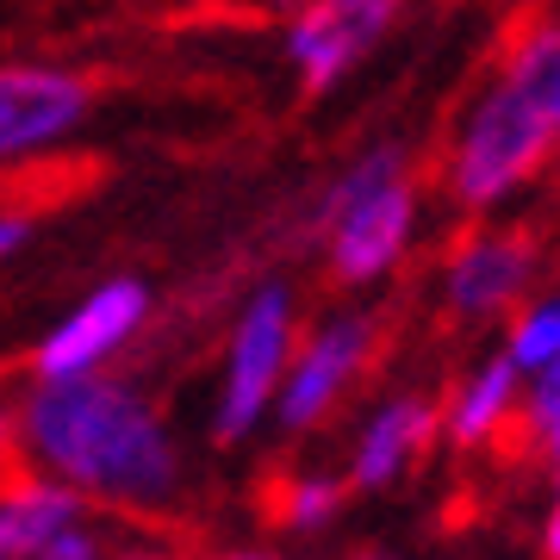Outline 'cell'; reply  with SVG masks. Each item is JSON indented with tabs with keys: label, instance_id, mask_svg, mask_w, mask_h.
Listing matches in <instances>:
<instances>
[{
	"label": "cell",
	"instance_id": "9",
	"mask_svg": "<svg viewBox=\"0 0 560 560\" xmlns=\"http://www.w3.org/2000/svg\"><path fill=\"white\" fill-rule=\"evenodd\" d=\"M150 318V287L131 275L101 280L88 300L44 330V342L32 349V374L38 381H75V374H106V361L143 330Z\"/></svg>",
	"mask_w": 560,
	"mask_h": 560
},
{
	"label": "cell",
	"instance_id": "13",
	"mask_svg": "<svg viewBox=\"0 0 560 560\" xmlns=\"http://www.w3.org/2000/svg\"><path fill=\"white\" fill-rule=\"evenodd\" d=\"M504 75L541 106V119L555 125V138H560V20L555 13H536V20H523L511 32V44H504Z\"/></svg>",
	"mask_w": 560,
	"mask_h": 560
},
{
	"label": "cell",
	"instance_id": "8",
	"mask_svg": "<svg viewBox=\"0 0 560 560\" xmlns=\"http://www.w3.org/2000/svg\"><path fill=\"white\" fill-rule=\"evenodd\" d=\"M94 88L57 62H0V168L32 162L81 131Z\"/></svg>",
	"mask_w": 560,
	"mask_h": 560
},
{
	"label": "cell",
	"instance_id": "19",
	"mask_svg": "<svg viewBox=\"0 0 560 560\" xmlns=\"http://www.w3.org/2000/svg\"><path fill=\"white\" fill-rule=\"evenodd\" d=\"M25 237H32V212H20V206H0V261L13 256V249H25Z\"/></svg>",
	"mask_w": 560,
	"mask_h": 560
},
{
	"label": "cell",
	"instance_id": "22",
	"mask_svg": "<svg viewBox=\"0 0 560 560\" xmlns=\"http://www.w3.org/2000/svg\"><path fill=\"white\" fill-rule=\"evenodd\" d=\"M219 560H275V555H261V548H237V555H219Z\"/></svg>",
	"mask_w": 560,
	"mask_h": 560
},
{
	"label": "cell",
	"instance_id": "1",
	"mask_svg": "<svg viewBox=\"0 0 560 560\" xmlns=\"http://www.w3.org/2000/svg\"><path fill=\"white\" fill-rule=\"evenodd\" d=\"M25 460L44 480L119 511H162L180 492V448L162 411L119 374L38 381L20 405Z\"/></svg>",
	"mask_w": 560,
	"mask_h": 560
},
{
	"label": "cell",
	"instance_id": "4",
	"mask_svg": "<svg viewBox=\"0 0 560 560\" xmlns=\"http://www.w3.org/2000/svg\"><path fill=\"white\" fill-rule=\"evenodd\" d=\"M300 349V300L287 280H261L256 293L243 300L231 342H224V374H219V399H212V436L243 442L256 436L261 418L275 411L280 381L293 368Z\"/></svg>",
	"mask_w": 560,
	"mask_h": 560
},
{
	"label": "cell",
	"instance_id": "6",
	"mask_svg": "<svg viewBox=\"0 0 560 560\" xmlns=\"http://www.w3.org/2000/svg\"><path fill=\"white\" fill-rule=\"evenodd\" d=\"M381 342H386L381 312H330V318L312 324L300 337V349H293L287 381H280V399H275L280 430L287 436H312L318 423L337 418L342 399L368 381Z\"/></svg>",
	"mask_w": 560,
	"mask_h": 560
},
{
	"label": "cell",
	"instance_id": "15",
	"mask_svg": "<svg viewBox=\"0 0 560 560\" xmlns=\"http://www.w3.org/2000/svg\"><path fill=\"white\" fill-rule=\"evenodd\" d=\"M504 355L523 368V381H529V374H541L548 361H560V287L536 293L517 318L504 324Z\"/></svg>",
	"mask_w": 560,
	"mask_h": 560
},
{
	"label": "cell",
	"instance_id": "12",
	"mask_svg": "<svg viewBox=\"0 0 560 560\" xmlns=\"http://www.w3.org/2000/svg\"><path fill=\"white\" fill-rule=\"evenodd\" d=\"M69 523H81V492L62 480H13L0 492V560H38V548Z\"/></svg>",
	"mask_w": 560,
	"mask_h": 560
},
{
	"label": "cell",
	"instance_id": "3",
	"mask_svg": "<svg viewBox=\"0 0 560 560\" xmlns=\"http://www.w3.org/2000/svg\"><path fill=\"white\" fill-rule=\"evenodd\" d=\"M423 219V187L405 143H374L342 168L318 200L312 231L324 243V268L337 287H374L411 256Z\"/></svg>",
	"mask_w": 560,
	"mask_h": 560
},
{
	"label": "cell",
	"instance_id": "21",
	"mask_svg": "<svg viewBox=\"0 0 560 560\" xmlns=\"http://www.w3.org/2000/svg\"><path fill=\"white\" fill-rule=\"evenodd\" d=\"M541 460H548V474H555V486H560V423L541 436Z\"/></svg>",
	"mask_w": 560,
	"mask_h": 560
},
{
	"label": "cell",
	"instance_id": "2",
	"mask_svg": "<svg viewBox=\"0 0 560 560\" xmlns=\"http://www.w3.org/2000/svg\"><path fill=\"white\" fill-rule=\"evenodd\" d=\"M555 162H560L555 125L541 119V106L499 69L486 88L467 94L455 131L442 143V168H436L442 200L467 224H480L492 212H504L511 200H523Z\"/></svg>",
	"mask_w": 560,
	"mask_h": 560
},
{
	"label": "cell",
	"instance_id": "20",
	"mask_svg": "<svg viewBox=\"0 0 560 560\" xmlns=\"http://www.w3.org/2000/svg\"><path fill=\"white\" fill-rule=\"evenodd\" d=\"M541 560H560V492L548 504V517H541Z\"/></svg>",
	"mask_w": 560,
	"mask_h": 560
},
{
	"label": "cell",
	"instance_id": "24",
	"mask_svg": "<svg viewBox=\"0 0 560 560\" xmlns=\"http://www.w3.org/2000/svg\"><path fill=\"white\" fill-rule=\"evenodd\" d=\"M361 560H393V555H361Z\"/></svg>",
	"mask_w": 560,
	"mask_h": 560
},
{
	"label": "cell",
	"instance_id": "14",
	"mask_svg": "<svg viewBox=\"0 0 560 560\" xmlns=\"http://www.w3.org/2000/svg\"><path fill=\"white\" fill-rule=\"evenodd\" d=\"M342 504H349V480L342 474H287L275 492V517L287 529L312 536V529H330L342 517Z\"/></svg>",
	"mask_w": 560,
	"mask_h": 560
},
{
	"label": "cell",
	"instance_id": "5",
	"mask_svg": "<svg viewBox=\"0 0 560 560\" xmlns=\"http://www.w3.org/2000/svg\"><path fill=\"white\" fill-rule=\"evenodd\" d=\"M541 237L529 224H467L436 268V305L448 324H511L541 287Z\"/></svg>",
	"mask_w": 560,
	"mask_h": 560
},
{
	"label": "cell",
	"instance_id": "7",
	"mask_svg": "<svg viewBox=\"0 0 560 560\" xmlns=\"http://www.w3.org/2000/svg\"><path fill=\"white\" fill-rule=\"evenodd\" d=\"M399 13L405 0H300L280 25V50L293 62V75L312 94H324L393 38Z\"/></svg>",
	"mask_w": 560,
	"mask_h": 560
},
{
	"label": "cell",
	"instance_id": "23",
	"mask_svg": "<svg viewBox=\"0 0 560 560\" xmlns=\"http://www.w3.org/2000/svg\"><path fill=\"white\" fill-rule=\"evenodd\" d=\"M119 560H175V555H156V548H138V555H119Z\"/></svg>",
	"mask_w": 560,
	"mask_h": 560
},
{
	"label": "cell",
	"instance_id": "17",
	"mask_svg": "<svg viewBox=\"0 0 560 560\" xmlns=\"http://www.w3.org/2000/svg\"><path fill=\"white\" fill-rule=\"evenodd\" d=\"M38 560H106V548H101V536L88 529V517H81V523H69L62 536H50V541H44V548H38Z\"/></svg>",
	"mask_w": 560,
	"mask_h": 560
},
{
	"label": "cell",
	"instance_id": "11",
	"mask_svg": "<svg viewBox=\"0 0 560 560\" xmlns=\"http://www.w3.org/2000/svg\"><path fill=\"white\" fill-rule=\"evenodd\" d=\"M523 423V368L511 355H480L442 399V442H455L460 455H480L492 442Z\"/></svg>",
	"mask_w": 560,
	"mask_h": 560
},
{
	"label": "cell",
	"instance_id": "16",
	"mask_svg": "<svg viewBox=\"0 0 560 560\" xmlns=\"http://www.w3.org/2000/svg\"><path fill=\"white\" fill-rule=\"evenodd\" d=\"M555 423H560V361H548L541 374L523 381V430L541 442Z\"/></svg>",
	"mask_w": 560,
	"mask_h": 560
},
{
	"label": "cell",
	"instance_id": "10",
	"mask_svg": "<svg viewBox=\"0 0 560 560\" xmlns=\"http://www.w3.org/2000/svg\"><path fill=\"white\" fill-rule=\"evenodd\" d=\"M442 442V405L430 393H386L349 436V492H386Z\"/></svg>",
	"mask_w": 560,
	"mask_h": 560
},
{
	"label": "cell",
	"instance_id": "18",
	"mask_svg": "<svg viewBox=\"0 0 560 560\" xmlns=\"http://www.w3.org/2000/svg\"><path fill=\"white\" fill-rule=\"evenodd\" d=\"M20 460H25V430H20V411L0 405V492L20 480Z\"/></svg>",
	"mask_w": 560,
	"mask_h": 560
}]
</instances>
